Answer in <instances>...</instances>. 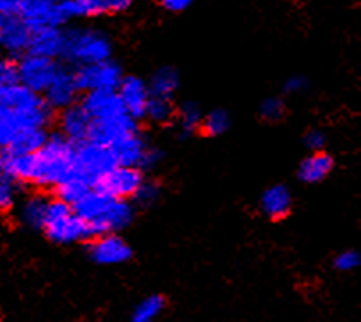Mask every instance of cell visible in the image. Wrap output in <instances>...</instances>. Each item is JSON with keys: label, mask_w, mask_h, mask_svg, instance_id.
I'll return each instance as SVG.
<instances>
[{"label": "cell", "mask_w": 361, "mask_h": 322, "mask_svg": "<svg viewBox=\"0 0 361 322\" xmlns=\"http://www.w3.org/2000/svg\"><path fill=\"white\" fill-rule=\"evenodd\" d=\"M56 111L45 97L23 84L0 86V144L2 148L23 128H47Z\"/></svg>", "instance_id": "6da1fadb"}, {"label": "cell", "mask_w": 361, "mask_h": 322, "mask_svg": "<svg viewBox=\"0 0 361 322\" xmlns=\"http://www.w3.org/2000/svg\"><path fill=\"white\" fill-rule=\"evenodd\" d=\"M75 212L84 219L90 230V240L107 233H118L127 228L134 219V206L130 199H119L111 194L91 189L77 205Z\"/></svg>", "instance_id": "7a4b0ae2"}, {"label": "cell", "mask_w": 361, "mask_h": 322, "mask_svg": "<svg viewBox=\"0 0 361 322\" xmlns=\"http://www.w3.org/2000/svg\"><path fill=\"white\" fill-rule=\"evenodd\" d=\"M37 189H56L68 176L78 171L77 144L59 130L50 134L45 147L37 151Z\"/></svg>", "instance_id": "3957f363"}, {"label": "cell", "mask_w": 361, "mask_h": 322, "mask_svg": "<svg viewBox=\"0 0 361 322\" xmlns=\"http://www.w3.org/2000/svg\"><path fill=\"white\" fill-rule=\"evenodd\" d=\"M112 45L107 34L97 29H71L66 30V50L64 59L73 66L102 63L111 59Z\"/></svg>", "instance_id": "277c9868"}, {"label": "cell", "mask_w": 361, "mask_h": 322, "mask_svg": "<svg viewBox=\"0 0 361 322\" xmlns=\"http://www.w3.org/2000/svg\"><path fill=\"white\" fill-rule=\"evenodd\" d=\"M43 232L52 242L71 244L90 240V230L84 219L75 212L73 205L54 196L47 213Z\"/></svg>", "instance_id": "5b68a950"}, {"label": "cell", "mask_w": 361, "mask_h": 322, "mask_svg": "<svg viewBox=\"0 0 361 322\" xmlns=\"http://www.w3.org/2000/svg\"><path fill=\"white\" fill-rule=\"evenodd\" d=\"M59 70L57 59L27 52L20 57V84L43 94L54 82Z\"/></svg>", "instance_id": "8992f818"}, {"label": "cell", "mask_w": 361, "mask_h": 322, "mask_svg": "<svg viewBox=\"0 0 361 322\" xmlns=\"http://www.w3.org/2000/svg\"><path fill=\"white\" fill-rule=\"evenodd\" d=\"M75 73H77V82L82 93L105 89L118 91L119 84L125 79L119 64L112 59L78 66L75 68Z\"/></svg>", "instance_id": "52a82bcc"}, {"label": "cell", "mask_w": 361, "mask_h": 322, "mask_svg": "<svg viewBox=\"0 0 361 322\" xmlns=\"http://www.w3.org/2000/svg\"><path fill=\"white\" fill-rule=\"evenodd\" d=\"M145 182L142 169L135 166H116L114 169L102 175L93 187L119 199H134L139 187Z\"/></svg>", "instance_id": "ba28073f"}, {"label": "cell", "mask_w": 361, "mask_h": 322, "mask_svg": "<svg viewBox=\"0 0 361 322\" xmlns=\"http://www.w3.org/2000/svg\"><path fill=\"white\" fill-rule=\"evenodd\" d=\"M77 166L78 171L87 176L94 185V182L102 175L119 166V162L111 147H105L100 142L84 141L77 144Z\"/></svg>", "instance_id": "9c48e42d"}, {"label": "cell", "mask_w": 361, "mask_h": 322, "mask_svg": "<svg viewBox=\"0 0 361 322\" xmlns=\"http://www.w3.org/2000/svg\"><path fill=\"white\" fill-rule=\"evenodd\" d=\"M32 32L22 15H0V43L9 56L22 57L29 52Z\"/></svg>", "instance_id": "30bf717a"}, {"label": "cell", "mask_w": 361, "mask_h": 322, "mask_svg": "<svg viewBox=\"0 0 361 322\" xmlns=\"http://www.w3.org/2000/svg\"><path fill=\"white\" fill-rule=\"evenodd\" d=\"M139 120H135L130 114H121L112 120H93L91 123L90 135L86 141L100 142L105 147H114L116 142H119L127 135L139 132Z\"/></svg>", "instance_id": "8fae6325"}, {"label": "cell", "mask_w": 361, "mask_h": 322, "mask_svg": "<svg viewBox=\"0 0 361 322\" xmlns=\"http://www.w3.org/2000/svg\"><path fill=\"white\" fill-rule=\"evenodd\" d=\"M80 94H82V91L78 87L75 68L61 66L59 73L56 75L54 82L50 84L49 89L43 93V97H45V100L49 101L54 111H63L70 105L77 104L80 100Z\"/></svg>", "instance_id": "7c38bea8"}, {"label": "cell", "mask_w": 361, "mask_h": 322, "mask_svg": "<svg viewBox=\"0 0 361 322\" xmlns=\"http://www.w3.org/2000/svg\"><path fill=\"white\" fill-rule=\"evenodd\" d=\"M20 15L32 30L43 29V27H61L68 22L61 2L57 0H27Z\"/></svg>", "instance_id": "4fadbf2b"}, {"label": "cell", "mask_w": 361, "mask_h": 322, "mask_svg": "<svg viewBox=\"0 0 361 322\" xmlns=\"http://www.w3.org/2000/svg\"><path fill=\"white\" fill-rule=\"evenodd\" d=\"M80 104L84 105V109L90 113L93 120H112L121 114H127L125 104L118 91L105 89L82 93Z\"/></svg>", "instance_id": "5bb4252c"}, {"label": "cell", "mask_w": 361, "mask_h": 322, "mask_svg": "<svg viewBox=\"0 0 361 322\" xmlns=\"http://www.w3.org/2000/svg\"><path fill=\"white\" fill-rule=\"evenodd\" d=\"M118 93L125 104V109L130 116L135 120H145L146 107L152 98V91H149V84H146L141 77L125 75L118 87Z\"/></svg>", "instance_id": "9a60e30c"}, {"label": "cell", "mask_w": 361, "mask_h": 322, "mask_svg": "<svg viewBox=\"0 0 361 322\" xmlns=\"http://www.w3.org/2000/svg\"><path fill=\"white\" fill-rule=\"evenodd\" d=\"M90 255L94 262L104 264H123L132 256V249L118 233H107V235L91 239Z\"/></svg>", "instance_id": "2e32d148"}, {"label": "cell", "mask_w": 361, "mask_h": 322, "mask_svg": "<svg viewBox=\"0 0 361 322\" xmlns=\"http://www.w3.org/2000/svg\"><path fill=\"white\" fill-rule=\"evenodd\" d=\"M91 123H93V118L84 109L80 100L63 109L59 114V132L75 144L86 141L91 130Z\"/></svg>", "instance_id": "e0dca14e"}, {"label": "cell", "mask_w": 361, "mask_h": 322, "mask_svg": "<svg viewBox=\"0 0 361 322\" xmlns=\"http://www.w3.org/2000/svg\"><path fill=\"white\" fill-rule=\"evenodd\" d=\"M66 50V30L61 27H43L32 32L29 52L59 59Z\"/></svg>", "instance_id": "ac0fdd59"}, {"label": "cell", "mask_w": 361, "mask_h": 322, "mask_svg": "<svg viewBox=\"0 0 361 322\" xmlns=\"http://www.w3.org/2000/svg\"><path fill=\"white\" fill-rule=\"evenodd\" d=\"M292 203L294 199H292V192L287 185H271L260 196V212L272 221H279L292 212Z\"/></svg>", "instance_id": "d6986e66"}, {"label": "cell", "mask_w": 361, "mask_h": 322, "mask_svg": "<svg viewBox=\"0 0 361 322\" xmlns=\"http://www.w3.org/2000/svg\"><path fill=\"white\" fill-rule=\"evenodd\" d=\"M335 161L328 151H312L301 161L298 168V178L302 184H319L333 171Z\"/></svg>", "instance_id": "ffe728a7"}, {"label": "cell", "mask_w": 361, "mask_h": 322, "mask_svg": "<svg viewBox=\"0 0 361 322\" xmlns=\"http://www.w3.org/2000/svg\"><path fill=\"white\" fill-rule=\"evenodd\" d=\"M49 137L50 134L47 132V128H37V127L23 128V130H20L18 134H16L15 137H13L11 141L2 148V150L15 155L37 154V151L45 147Z\"/></svg>", "instance_id": "44dd1931"}, {"label": "cell", "mask_w": 361, "mask_h": 322, "mask_svg": "<svg viewBox=\"0 0 361 322\" xmlns=\"http://www.w3.org/2000/svg\"><path fill=\"white\" fill-rule=\"evenodd\" d=\"M111 148L114 150L116 157H118L119 166H135V168H141L142 159H145L149 144L142 137L141 132H134V134L127 135V137H123L119 142H116L114 147Z\"/></svg>", "instance_id": "7402d4cb"}, {"label": "cell", "mask_w": 361, "mask_h": 322, "mask_svg": "<svg viewBox=\"0 0 361 322\" xmlns=\"http://www.w3.org/2000/svg\"><path fill=\"white\" fill-rule=\"evenodd\" d=\"M52 198H49L43 192H36L30 194L29 198L23 199L18 206V219L29 228L43 230L45 225L47 213H49V206Z\"/></svg>", "instance_id": "603a6c76"}, {"label": "cell", "mask_w": 361, "mask_h": 322, "mask_svg": "<svg viewBox=\"0 0 361 322\" xmlns=\"http://www.w3.org/2000/svg\"><path fill=\"white\" fill-rule=\"evenodd\" d=\"M91 189H93V182L87 176H84L80 171H77L71 176H68L66 180L61 182L54 189V194H56V198L63 199V202L70 203V205H77Z\"/></svg>", "instance_id": "cb8c5ba5"}, {"label": "cell", "mask_w": 361, "mask_h": 322, "mask_svg": "<svg viewBox=\"0 0 361 322\" xmlns=\"http://www.w3.org/2000/svg\"><path fill=\"white\" fill-rule=\"evenodd\" d=\"M202 105L196 101H183L176 111V123H178V130L182 137H190L196 132H202L203 123Z\"/></svg>", "instance_id": "d4e9b609"}, {"label": "cell", "mask_w": 361, "mask_h": 322, "mask_svg": "<svg viewBox=\"0 0 361 322\" xmlns=\"http://www.w3.org/2000/svg\"><path fill=\"white\" fill-rule=\"evenodd\" d=\"M149 91L155 97L171 98L180 87V75L178 71L173 66H160L149 79Z\"/></svg>", "instance_id": "484cf974"}, {"label": "cell", "mask_w": 361, "mask_h": 322, "mask_svg": "<svg viewBox=\"0 0 361 322\" xmlns=\"http://www.w3.org/2000/svg\"><path fill=\"white\" fill-rule=\"evenodd\" d=\"M176 111L178 109H175L171 98H162L152 94L148 107H146L145 120H148L153 125H169L176 121Z\"/></svg>", "instance_id": "4316f807"}, {"label": "cell", "mask_w": 361, "mask_h": 322, "mask_svg": "<svg viewBox=\"0 0 361 322\" xmlns=\"http://www.w3.org/2000/svg\"><path fill=\"white\" fill-rule=\"evenodd\" d=\"M231 125L230 114L224 109H214L210 113L205 114L202 123V134L209 135V137H217V135H223L224 132H228Z\"/></svg>", "instance_id": "83f0119b"}, {"label": "cell", "mask_w": 361, "mask_h": 322, "mask_svg": "<svg viewBox=\"0 0 361 322\" xmlns=\"http://www.w3.org/2000/svg\"><path fill=\"white\" fill-rule=\"evenodd\" d=\"M166 301L160 296H149L148 299L142 301L132 315V322H153V318L162 311Z\"/></svg>", "instance_id": "f1b7e54d"}, {"label": "cell", "mask_w": 361, "mask_h": 322, "mask_svg": "<svg viewBox=\"0 0 361 322\" xmlns=\"http://www.w3.org/2000/svg\"><path fill=\"white\" fill-rule=\"evenodd\" d=\"M20 185L22 184H18L15 178L2 173V180H0V206H2L4 212H9V210L15 209L16 194H18Z\"/></svg>", "instance_id": "f546056e"}, {"label": "cell", "mask_w": 361, "mask_h": 322, "mask_svg": "<svg viewBox=\"0 0 361 322\" xmlns=\"http://www.w3.org/2000/svg\"><path fill=\"white\" fill-rule=\"evenodd\" d=\"M287 113V105L279 97H267L260 104V116L262 120L269 121V123H276Z\"/></svg>", "instance_id": "4dcf8cb0"}, {"label": "cell", "mask_w": 361, "mask_h": 322, "mask_svg": "<svg viewBox=\"0 0 361 322\" xmlns=\"http://www.w3.org/2000/svg\"><path fill=\"white\" fill-rule=\"evenodd\" d=\"M20 84V57L8 56L0 63V86Z\"/></svg>", "instance_id": "1f68e13d"}, {"label": "cell", "mask_w": 361, "mask_h": 322, "mask_svg": "<svg viewBox=\"0 0 361 322\" xmlns=\"http://www.w3.org/2000/svg\"><path fill=\"white\" fill-rule=\"evenodd\" d=\"M160 194H162V187H160L159 182L145 180L139 187L137 194L134 196V202L141 206H149L160 198Z\"/></svg>", "instance_id": "d6a6232c"}, {"label": "cell", "mask_w": 361, "mask_h": 322, "mask_svg": "<svg viewBox=\"0 0 361 322\" xmlns=\"http://www.w3.org/2000/svg\"><path fill=\"white\" fill-rule=\"evenodd\" d=\"M82 16H100L107 15V4L105 0H77Z\"/></svg>", "instance_id": "836d02e7"}, {"label": "cell", "mask_w": 361, "mask_h": 322, "mask_svg": "<svg viewBox=\"0 0 361 322\" xmlns=\"http://www.w3.org/2000/svg\"><path fill=\"white\" fill-rule=\"evenodd\" d=\"M302 142H305V147L310 151H322L326 147V134L322 130H319V128H312V130H308L305 134Z\"/></svg>", "instance_id": "e575fe53"}, {"label": "cell", "mask_w": 361, "mask_h": 322, "mask_svg": "<svg viewBox=\"0 0 361 322\" xmlns=\"http://www.w3.org/2000/svg\"><path fill=\"white\" fill-rule=\"evenodd\" d=\"M361 266V255L357 252H343L335 259V267L340 271H353Z\"/></svg>", "instance_id": "d590c367"}, {"label": "cell", "mask_w": 361, "mask_h": 322, "mask_svg": "<svg viewBox=\"0 0 361 322\" xmlns=\"http://www.w3.org/2000/svg\"><path fill=\"white\" fill-rule=\"evenodd\" d=\"M135 0H105L107 4V15H118V13H125L134 6Z\"/></svg>", "instance_id": "8d00e7d4"}, {"label": "cell", "mask_w": 361, "mask_h": 322, "mask_svg": "<svg viewBox=\"0 0 361 322\" xmlns=\"http://www.w3.org/2000/svg\"><path fill=\"white\" fill-rule=\"evenodd\" d=\"M306 87V79L301 75H294L290 77V79H287V82H285L283 86V91L287 94H298L301 93V91H305Z\"/></svg>", "instance_id": "74e56055"}, {"label": "cell", "mask_w": 361, "mask_h": 322, "mask_svg": "<svg viewBox=\"0 0 361 322\" xmlns=\"http://www.w3.org/2000/svg\"><path fill=\"white\" fill-rule=\"evenodd\" d=\"M192 2H194V0H160L162 8H164L166 11H169V13L185 11L187 8H190V4H192Z\"/></svg>", "instance_id": "f35d334b"}, {"label": "cell", "mask_w": 361, "mask_h": 322, "mask_svg": "<svg viewBox=\"0 0 361 322\" xmlns=\"http://www.w3.org/2000/svg\"><path fill=\"white\" fill-rule=\"evenodd\" d=\"M160 159H162V155H160V151L157 150V148L149 147L148 151H146L145 159H142V164H141V169L145 171V169H152L155 168L157 164L160 162Z\"/></svg>", "instance_id": "ab89813d"}, {"label": "cell", "mask_w": 361, "mask_h": 322, "mask_svg": "<svg viewBox=\"0 0 361 322\" xmlns=\"http://www.w3.org/2000/svg\"><path fill=\"white\" fill-rule=\"evenodd\" d=\"M57 2H64V0H57Z\"/></svg>", "instance_id": "60d3db41"}]
</instances>
